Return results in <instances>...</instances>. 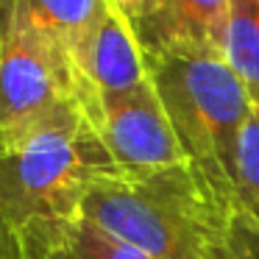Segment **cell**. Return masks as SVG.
<instances>
[{"label": "cell", "instance_id": "obj_1", "mask_svg": "<svg viewBox=\"0 0 259 259\" xmlns=\"http://www.w3.org/2000/svg\"><path fill=\"white\" fill-rule=\"evenodd\" d=\"M114 162L90 114L73 106L0 148V234L23 259H56L87 220V198Z\"/></svg>", "mask_w": 259, "mask_h": 259}, {"label": "cell", "instance_id": "obj_2", "mask_svg": "<svg viewBox=\"0 0 259 259\" xmlns=\"http://www.w3.org/2000/svg\"><path fill=\"white\" fill-rule=\"evenodd\" d=\"M87 220L153 259H253L242 223L192 167L148 179L103 176L90 190Z\"/></svg>", "mask_w": 259, "mask_h": 259}, {"label": "cell", "instance_id": "obj_3", "mask_svg": "<svg viewBox=\"0 0 259 259\" xmlns=\"http://www.w3.org/2000/svg\"><path fill=\"white\" fill-rule=\"evenodd\" d=\"M151 70L192 170L206 184V190L237 218V137L242 123L256 109L248 87L220 53L206 51L162 53L151 59Z\"/></svg>", "mask_w": 259, "mask_h": 259}, {"label": "cell", "instance_id": "obj_4", "mask_svg": "<svg viewBox=\"0 0 259 259\" xmlns=\"http://www.w3.org/2000/svg\"><path fill=\"white\" fill-rule=\"evenodd\" d=\"M73 106L84 109L73 51L14 0H0V148Z\"/></svg>", "mask_w": 259, "mask_h": 259}, {"label": "cell", "instance_id": "obj_5", "mask_svg": "<svg viewBox=\"0 0 259 259\" xmlns=\"http://www.w3.org/2000/svg\"><path fill=\"white\" fill-rule=\"evenodd\" d=\"M92 125L101 134L117 176L148 179L173 167H192L153 81L134 95L106 103Z\"/></svg>", "mask_w": 259, "mask_h": 259}, {"label": "cell", "instance_id": "obj_6", "mask_svg": "<svg viewBox=\"0 0 259 259\" xmlns=\"http://www.w3.org/2000/svg\"><path fill=\"white\" fill-rule=\"evenodd\" d=\"M84 84V109L90 120L106 103L128 98L153 81L151 56L131 20L109 9L75 56Z\"/></svg>", "mask_w": 259, "mask_h": 259}, {"label": "cell", "instance_id": "obj_7", "mask_svg": "<svg viewBox=\"0 0 259 259\" xmlns=\"http://www.w3.org/2000/svg\"><path fill=\"white\" fill-rule=\"evenodd\" d=\"M229 0H148L137 23L148 56L173 51L220 53L226 48Z\"/></svg>", "mask_w": 259, "mask_h": 259}, {"label": "cell", "instance_id": "obj_8", "mask_svg": "<svg viewBox=\"0 0 259 259\" xmlns=\"http://www.w3.org/2000/svg\"><path fill=\"white\" fill-rule=\"evenodd\" d=\"M14 3L23 6L48 31H53L73 51V56H78L95 25L109 12L106 0H14Z\"/></svg>", "mask_w": 259, "mask_h": 259}, {"label": "cell", "instance_id": "obj_9", "mask_svg": "<svg viewBox=\"0 0 259 259\" xmlns=\"http://www.w3.org/2000/svg\"><path fill=\"white\" fill-rule=\"evenodd\" d=\"M223 59L259 106V0H229Z\"/></svg>", "mask_w": 259, "mask_h": 259}, {"label": "cell", "instance_id": "obj_10", "mask_svg": "<svg viewBox=\"0 0 259 259\" xmlns=\"http://www.w3.org/2000/svg\"><path fill=\"white\" fill-rule=\"evenodd\" d=\"M234 209L240 223L259 220V106L242 123L234 151Z\"/></svg>", "mask_w": 259, "mask_h": 259}, {"label": "cell", "instance_id": "obj_11", "mask_svg": "<svg viewBox=\"0 0 259 259\" xmlns=\"http://www.w3.org/2000/svg\"><path fill=\"white\" fill-rule=\"evenodd\" d=\"M56 259H153L142 248L125 242L123 237L95 226L92 220H84L78 231L73 234L70 245Z\"/></svg>", "mask_w": 259, "mask_h": 259}, {"label": "cell", "instance_id": "obj_12", "mask_svg": "<svg viewBox=\"0 0 259 259\" xmlns=\"http://www.w3.org/2000/svg\"><path fill=\"white\" fill-rule=\"evenodd\" d=\"M106 6L112 9V12H117L120 17L131 20V23H140L142 14H145L148 9V0H106Z\"/></svg>", "mask_w": 259, "mask_h": 259}, {"label": "cell", "instance_id": "obj_13", "mask_svg": "<svg viewBox=\"0 0 259 259\" xmlns=\"http://www.w3.org/2000/svg\"><path fill=\"white\" fill-rule=\"evenodd\" d=\"M0 259H23L17 242H14L9 234H0Z\"/></svg>", "mask_w": 259, "mask_h": 259}, {"label": "cell", "instance_id": "obj_14", "mask_svg": "<svg viewBox=\"0 0 259 259\" xmlns=\"http://www.w3.org/2000/svg\"><path fill=\"white\" fill-rule=\"evenodd\" d=\"M242 231L248 237V245L253 251V259H259V220L256 223H242Z\"/></svg>", "mask_w": 259, "mask_h": 259}]
</instances>
